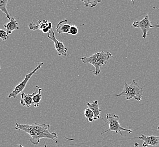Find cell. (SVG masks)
Listing matches in <instances>:
<instances>
[{"mask_svg":"<svg viewBox=\"0 0 159 147\" xmlns=\"http://www.w3.org/2000/svg\"><path fill=\"white\" fill-rule=\"evenodd\" d=\"M9 0H0V10L7 16V18L10 20L11 15L10 14L7 9V4Z\"/></svg>","mask_w":159,"mask_h":147,"instance_id":"obj_14","label":"cell"},{"mask_svg":"<svg viewBox=\"0 0 159 147\" xmlns=\"http://www.w3.org/2000/svg\"><path fill=\"white\" fill-rule=\"evenodd\" d=\"M155 27H157V28H159V24H157V25H154V26H151V28H155Z\"/></svg>","mask_w":159,"mask_h":147,"instance_id":"obj_21","label":"cell"},{"mask_svg":"<svg viewBox=\"0 0 159 147\" xmlns=\"http://www.w3.org/2000/svg\"><path fill=\"white\" fill-rule=\"evenodd\" d=\"M131 2L133 3V5H134V0H131Z\"/></svg>","mask_w":159,"mask_h":147,"instance_id":"obj_23","label":"cell"},{"mask_svg":"<svg viewBox=\"0 0 159 147\" xmlns=\"http://www.w3.org/2000/svg\"><path fill=\"white\" fill-rule=\"evenodd\" d=\"M48 38L54 42V47L57 52L58 56H63L64 57H67V48L65 45L62 42L58 41L56 38L54 31L53 29L51 30L48 33Z\"/></svg>","mask_w":159,"mask_h":147,"instance_id":"obj_6","label":"cell"},{"mask_svg":"<svg viewBox=\"0 0 159 147\" xmlns=\"http://www.w3.org/2000/svg\"><path fill=\"white\" fill-rule=\"evenodd\" d=\"M36 87L38 88V92L36 93L33 96V102L35 108H37L39 106L40 101L42 100V89L41 88H39L38 86H36Z\"/></svg>","mask_w":159,"mask_h":147,"instance_id":"obj_15","label":"cell"},{"mask_svg":"<svg viewBox=\"0 0 159 147\" xmlns=\"http://www.w3.org/2000/svg\"><path fill=\"white\" fill-rule=\"evenodd\" d=\"M138 139L144 141L143 147H148V146L156 147L159 145V136H147L142 134L140 136L138 137Z\"/></svg>","mask_w":159,"mask_h":147,"instance_id":"obj_9","label":"cell"},{"mask_svg":"<svg viewBox=\"0 0 159 147\" xmlns=\"http://www.w3.org/2000/svg\"><path fill=\"white\" fill-rule=\"evenodd\" d=\"M16 125L15 129L16 130L24 131L30 135V141L34 145L38 144L42 139H51L56 143H57V133L51 132L49 131V128L51 127L49 124L22 125L16 123Z\"/></svg>","mask_w":159,"mask_h":147,"instance_id":"obj_1","label":"cell"},{"mask_svg":"<svg viewBox=\"0 0 159 147\" xmlns=\"http://www.w3.org/2000/svg\"><path fill=\"white\" fill-rule=\"evenodd\" d=\"M84 114L87 119V121L89 122H92L93 121V118H94V114L91 109L89 108H86L84 111Z\"/></svg>","mask_w":159,"mask_h":147,"instance_id":"obj_17","label":"cell"},{"mask_svg":"<svg viewBox=\"0 0 159 147\" xmlns=\"http://www.w3.org/2000/svg\"><path fill=\"white\" fill-rule=\"evenodd\" d=\"M44 147H47V145L45 144V143H44Z\"/></svg>","mask_w":159,"mask_h":147,"instance_id":"obj_24","label":"cell"},{"mask_svg":"<svg viewBox=\"0 0 159 147\" xmlns=\"http://www.w3.org/2000/svg\"><path fill=\"white\" fill-rule=\"evenodd\" d=\"M143 93V88L141 87L135 80H133L130 84L125 82L122 91L119 94H115V96L117 97L124 96L127 100L134 99L137 101L141 102L142 101V96Z\"/></svg>","mask_w":159,"mask_h":147,"instance_id":"obj_3","label":"cell"},{"mask_svg":"<svg viewBox=\"0 0 159 147\" xmlns=\"http://www.w3.org/2000/svg\"><path fill=\"white\" fill-rule=\"evenodd\" d=\"M149 14H148L146 16L140 21H137L133 23V26L139 29L142 32V37L143 38H146L148 31L150 28H151V22L149 18Z\"/></svg>","mask_w":159,"mask_h":147,"instance_id":"obj_7","label":"cell"},{"mask_svg":"<svg viewBox=\"0 0 159 147\" xmlns=\"http://www.w3.org/2000/svg\"><path fill=\"white\" fill-rule=\"evenodd\" d=\"M67 20L66 19H64L58 23L57 26L56 28V30L59 34L62 33H69L70 31L71 26L67 24Z\"/></svg>","mask_w":159,"mask_h":147,"instance_id":"obj_12","label":"cell"},{"mask_svg":"<svg viewBox=\"0 0 159 147\" xmlns=\"http://www.w3.org/2000/svg\"><path fill=\"white\" fill-rule=\"evenodd\" d=\"M3 26L7 29V32L8 34H11L14 31L18 30L19 29V24L14 18H11L9 22L5 24Z\"/></svg>","mask_w":159,"mask_h":147,"instance_id":"obj_13","label":"cell"},{"mask_svg":"<svg viewBox=\"0 0 159 147\" xmlns=\"http://www.w3.org/2000/svg\"><path fill=\"white\" fill-rule=\"evenodd\" d=\"M157 130H159V126H158V127H157Z\"/></svg>","mask_w":159,"mask_h":147,"instance_id":"obj_25","label":"cell"},{"mask_svg":"<svg viewBox=\"0 0 159 147\" xmlns=\"http://www.w3.org/2000/svg\"><path fill=\"white\" fill-rule=\"evenodd\" d=\"M29 27L31 30L34 31L36 29H39L45 33H48L52 29V23L48 22L47 20H39L37 24L34 22L31 23L29 24Z\"/></svg>","mask_w":159,"mask_h":147,"instance_id":"obj_8","label":"cell"},{"mask_svg":"<svg viewBox=\"0 0 159 147\" xmlns=\"http://www.w3.org/2000/svg\"><path fill=\"white\" fill-rule=\"evenodd\" d=\"M83 2L86 7H96L98 3L102 2V0H81Z\"/></svg>","mask_w":159,"mask_h":147,"instance_id":"obj_16","label":"cell"},{"mask_svg":"<svg viewBox=\"0 0 159 147\" xmlns=\"http://www.w3.org/2000/svg\"><path fill=\"white\" fill-rule=\"evenodd\" d=\"M9 38V36L7 33V31L2 30V29H0V38L2 40L5 41L7 38Z\"/></svg>","mask_w":159,"mask_h":147,"instance_id":"obj_18","label":"cell"},{"mask_svg":"<svg viewBox=\"0 0 159 147\" xmlns=\"http://www.w3.org/2000/svg\"><path fill=\"white\" fill-rule=\"evenodd\" d=\"M44 65L43 62H42L40 64L38 65V66L35 68L34 70L30 73L27 74L25 75V78L23 80L19 83L17 86H16L15 88L14 89L13 91L11 92L10 93L9 95H8V98H14V99H16V96H18L19 95L20 93L22 92L24 90V89L25 88V86L27 85V84L29 82V80L30 79V78L32 77V75L34 74L37 71L39 70L41 67H42V65Z\"/></svg>","mask_w":159,"mask_h":147,"instance_id":"obj_5","label":"cell"},{"mask_svg":"<svg viewBox=\"0 0 159 147\" xmlns=\"http://www.w3.org/2000/svg\"><path fill=\"white\" fill-rule=\"evenodd\" d=\"M78 33V27L75 26H71L70 31H69V34L71 35H76Z\"/></svg>","mask_w":159,"mask_h":147,"instance_id":"obj_19","label":"cell"},{"mask_svg":"<svg viewBox=\"0 0 159 147\" xmlns=\"http://www.w3.org/2000/svg\"><path fill=\"white\" fill-rule=\"evenodd\" d=\"M1 39H0V42H1ZM0 70H1V66H0Z\"/></svg>","mask_w":159,"mask_h":147,"instance_id":"obj_26","label":"cell"},{"mask_svg":"<svg viewBox=\"0 0 159 147\" xmlns=\"http://www.w3.org/2000/svg\"><path fill=\"white\" fill-rule=\"evenodd\" d=\"M112 57L113 55L110 52L102 51L96 52L90 57H83L81 58V60L84 64L92 65L95 69L93 71L94 75L97 76L101 73V67L107 64Z\"/></svg>","mask_w":159,"mask_h":147,"instance_id":"obj_2","label":"cell"},{"mask_svg":"<svg viewBox=\"0 0 159 147\" xmlns=\"http://www.w3.org/2000/svg\"><path fill=\"white\" fill-rule=\"evenodd\" d=\"M140 147L139 146V144L138 143H137V142H135V143H134V147Z\"/></svg>","mask_w":159,"mask_h":147,"instance_id":"obj_20","label":"cell"},{"mask_svg":"<svg viewBox=\"0 0 159 147\" xmlns=\"http://www.w3.org/2000/svg\"><path fill=\"white\" fill-rule=\"evenodd\" d=\"M36 93V92H34L31 94H25V93H22L20 105L22 106H25L27 108L31 107L34 104L33 96Z\"/></svg>","mask_w":159,"mask_h":147,"instance_id":"obj_10","label":"cell"},{"mask_svg":"<svg viewBox=\"0 0 159 147\" xmlns=\"http://www.w3.org/2000/svg\"><path fill=\"white\" fill-rule=\"evenodd\" d=\"M17 145H18V146H19V147H24L23 145H22L21 144H18Z\"/></svg>","mask_w":159,"mask_h":147,"instance_id":"obj_22","label":"cell"},{"mask_svg":"<svg viewBox=\"0 0 159 147\" xmlns=\"http://www.w3.org/2000/svg\"><path fill=\"white\" fill-rule=\"evenodd\" d=\"M87 105L88 108L92 110L94 114V121H97L100 118V113L102 112V109H100L99 105V102L98 100H95L92 103H87Z\"/></svg>","mask_w":159,"mask_h":147,"instance_id":"obj_11","label":"cell"},{"mask_svg":"<svg viewBox=\"0 0 159 147\" xmlns=\"http://www.w3.org/2000/svg\"><path fill=\"white\" fill-rule=\"evenodd\" d=\"M106 117H107V119L108 120V122L105 121V122L108 124L109 128L108 130H107L106 131L102 132L101 135L104 134L106 132H110V131L115 132L116 134H120L121 135V136H122V131H126L130 134H131L132 132H133V131L131 130L130 129L124 128L121 126L120 124V122H119L120 117L118 115L111 114V113H108L106 115Z\"/></svg>","mask_w":159,"mask_h":147,"instance_id":"obj_4","label":"cell"}]
</instances>
